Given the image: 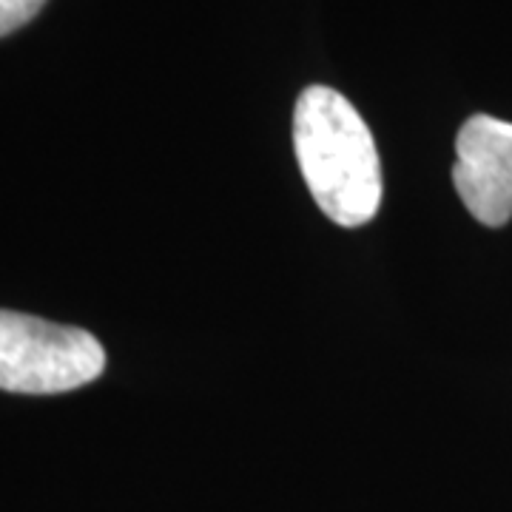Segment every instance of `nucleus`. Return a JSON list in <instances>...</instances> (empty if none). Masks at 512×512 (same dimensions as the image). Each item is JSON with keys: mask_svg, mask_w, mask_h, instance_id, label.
Masks as SVG:
<instances>
[{"mask_svg": "<svg viewBox=\"0 0 512 512\" xmlns=\"http://www.w3.org/2000/svg\"><path fill=\"white\" fill-rule=\"evenodd\" d=\"M43 6L46 0H0V37L26 26Z\"/></svg>", "mask_w": 512, "mask_h": 512, "instance_id": "20e7f679", "label": "nucleus"}, {"mask_svg": "<svg viewBox=\"0 0 512 512\" xmlns=\"http://www.w3.org/2000/svg\"><path fill=\"white\" fill-rule=\"evenodd\" d=\"M453 183L481 225L501 228L512 220V123L476 114L461 126Z\"/></svg>", "mask_w": 512, "mask_h": 512, "instance_id": "7ed1b4c3", "label": "nucleus"}, {"mask_svg": "<svg viewBox=\"0 0 512 512\" xmlns=\"http://www.w3.org/2000/svg\"><path fill=\"white\" fill-rule=\"evenodd\" d=\"M106 350L89 330L0 311V390L52 396L94 382Z\"/></svg>", "mask_w": 512, "mask_h": 512, "instance_id": "f03ea898", "label": "nucleus"}, {"mask_svg": "<svg viewBox=\"0 0 512 512\" xmlns=\"http://www.w3.org/2000/svg\"><path fill=\"white\" fill-rule=\"evenodd\" d=\"M293 148L316 205L336 225L359 228L382 205V163L373 134L345 94L311 86L293 111Z\"/></svg>", "mask_w": 512, "mask_h": 512, "instance_id": "f257e3e1", "label": "nucleus"}]
</instances>
